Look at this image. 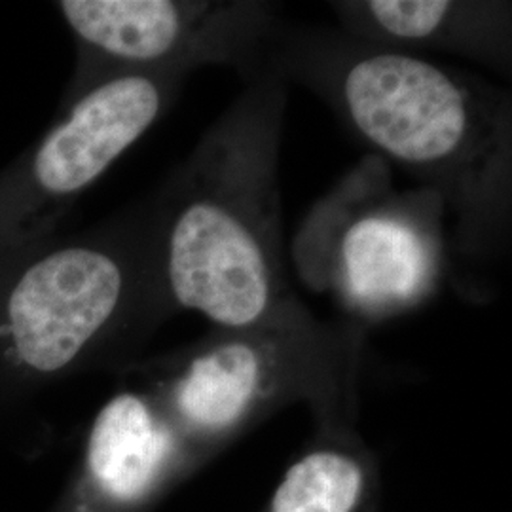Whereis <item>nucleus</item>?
<instances>
[{
    "instance_id": "obj_1",
    "label": "nucleus",
    "mask_w": 512,
    "mask_h": 512,
    "mask_svg": "<svg viewBox=\"0 0 512 512\" xmlns=\"http://www.w3.org/2000/svg\"><path fill=\"white\" fill-rule=\"evenodd\" d=\"M287 82L317 93L387 165L437 194L452 217V251L505 249L512 211L511 93L427 55L340 31L277 27L268 57Z\"/></svg>"
},
{
    "instance_id": "obj_2",
    "label": "nucleus",
    "mask_w": 512,
    "mask_h": 512,
    "mask_svg": "<svg viewBox=\"0 0 512 512\" xmlns=\"http://www.w3.org/2000/svg\"><path fill=\"white\" fill-rule=\"evenodd\" d=\"M207 131L167 230L173 300L222 329H255L298 308L283 258L279 147L289 82L272 65Z\"/></svg>"
},
{
    "instance_id": "obj_3",
    "label": "nucleus",
    "mask_w": 512,
    "mask_h": 512,
    "mask_svg": "<svg viewBox=\"0 0 512 512\" xmlns=\"http://www.w3.org/2000/svg\"><path fill=\"white\" fill-rule=\"evenodd\" d=\"M446 219L437 194L395 190L389 165L372 156L311 209L294 243L296 268L355 317L416 310L450 275Z\"/></svg>"
},
{
    "instance_id": "obj_4",
    "label": "nucleus",
    "mask_w": 512,
    "mask_h": 512,
    "mask_svg": "<svg viewBox=\"0 0 512 512\" xmlns=\"http://www.w3.org/2000/svg\"><path fill=\"white\" fill-rule=\"evenodd\" d=\"M74 33L101 54L131 65L167 59L186 69L226 65L249 78L268 67L277 21L264 2L65 0Z\"/></svg>"
},
{
    "instance_id": "obj_5",
    "label": "nucleus",
    "mask_w": 512,
    "mask_h": 512,
    "mask_svg": "<svg viewBox=\"0 0 512 512\" xmlns=\"http://www.w3.org/2000/svg\"><path fill=\"white\" fill-rule=\"evenodd\" d=\"M124 285L118 260L90 247L63 249L37 262L8 302L19 359L38 372L65 368L109 323Z\"/></svg>"
},
{
    "instance_id": "obj_6",
    "label": "nucleus",
    "mask_w": 512,
    "mask_h": 512,
    "mask_svg": "<svg viewBox=\"0 0 512 512\" xmlns=\"http://www.w3.org/2000/svg\"><path fill=\"white\" fill-rule=\"evenodd\" d=\"M164 101L162 82L152 74H120L99 84L42 143L38 183L52 194L86 188L147 133Z\"/></svg>"
},
{
    "instance_id": "obj_7",
    "label": "nucleus",
    "mask_w": 512,
    "mask_h": 512,
    "mask_svg": "<svg viewBox=\"0 0 512 512\" xmlns=\"http://www.w3.org/2000/svg\"><path fill=\"white\" fill-rule=\"evenodd\" d=\"M342 31L410 54L461 55L499 71L511 69V4L465 0L334 2Z\"/></svg>"
},
{
    "instance_id": "obj_8",
    "label": "nucleus",
    "mask_w": 512,
    "mask_h": 512,
    "mask_svg": "<svg viewBox=\"0 0 512 512\" xmlns=\"http://www.w3.org/2000/svg\"><path fill=\"white\" fill-rule=\"evenodd\" d=\"M196 355L173 387L179 418L202 433H222L243 420L264 395L270 365L251 330H232Z\"/></svg>"
},
{
    "instance_id": "obj_9",
    "label": "nucleus",
    "mask_w": 512,
    "mask_h": 512,
    "mask_svg": "<svg viewBox=\"0 0 512 512\" xmlns=\"http://www.w3.org/2000/svg\"><path fill=\"white\" fill-rule=\"evenodd\" d=\"M171 450V433L145 399L122 393L95 418L88 469L101 494L118 503L141 499Z\"/></svg>"
},
{
    "instance_id": "obj_10",
    "label": "nucleus",
    "mask_w": 512,
    "mask_h": 512,
    "mask_svg": "<svg viewBox=\"0 0 512 512\" xmlns=\"http://www.w3.org/2000/svg\"><path fill=\"white\" fill-rule=\"evenodd\" d=\"M363 488V473L338 452H313L300 459L272 501V512H351Z\"/></svg>"
}]
</instances>
